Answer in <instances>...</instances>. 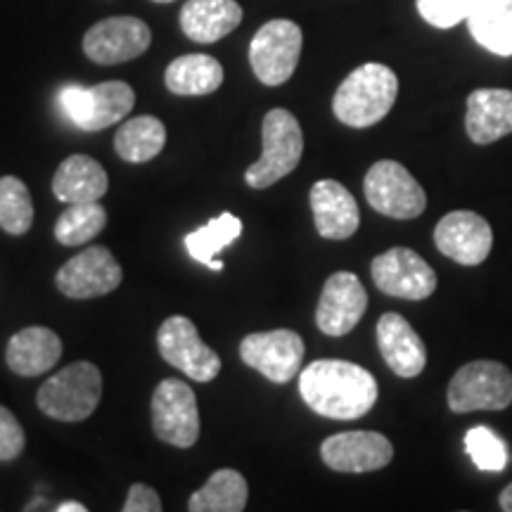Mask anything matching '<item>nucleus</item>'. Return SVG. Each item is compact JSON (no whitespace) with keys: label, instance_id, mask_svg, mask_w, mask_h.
Instances as JSON below:
<instances>
[{"label":"nucleus","instance_id":"f257e3e1","mask_svg":"<svg viewBox=\"0 0 512 512\" xmlns=\"http://www.w3.org/2000/svg\"><path fill=\"white\" fill-rule=\"evenodd\" d=\"M299 394L323 418L358 420L375 406L377 380L356 363L320 358L299 373Z\"/></svg>","mask_w":512,"mask_h":512},{"label":"nucleus","instance_id":"f03ea898","mask_svg":"<svg viewBox=\"0 0 512 512\" xmlns=\"http://www.w3.org/2000/svg\"><path fill=\"white\" fill-rule=\"evenodd\" d=\"M396 95L399 79L392 69L380 62H366L339 83L332 112L344 126L368 128L392 112Z\"/></svg>","mask_w":512,"mask_h":512},{"label":"nucleus","instance_id":"7ed1b4c3","mask_svg":"<svg viewBox=\"0 0 512 512\" xmlns=\"http://www.w3.org/2000/svg\"><path fill=\"white\" fill-rule=\"evenodd\" d=\"M102 396V375L98 366L76 361L48 377L36 394V403L48 418L60 422H81L95 413Z\"/></svg>","mask_w":512,"mask_h":512},{"label":"nucleus","instance_id":"20e7f679","mask_svg":"<svg viewBox=\"0 0 512 512\" xmlns=\"http://www.w3.org/2000/svg\"><path fill=\"white\" fill-rule=\"evenodd\" d=\"M264 152L245 171V181L249 188L264 190L273 183L290 176L302 162L304 155V133L297 117L287 110H271L264 117Z\"/></svg>","mask_w":512,"mask_h":512},{"label":"nucleus","instance_id":"39448f33","mask_svg":"<svg viewBox=\"0 0 512 512\" xmlns=\"http://www.w3.org/2000/svg\"><path fill=\"white\" fill-rule=\"evenodd\" d=\"M304 34L292 19H271L249 43V64L264 86H283L297 72Z\"/></svg>","mask_w":512,"mask_h":512},{"label":"nucleus","instance_id":"423d86ee","mask_svg":"<svg viewBox=\"0 0 512 512\" xmlns=\"http://www.w3.org/2000/svg\"><path fill=\"white\" fill-rule=\"evenodd\" d=\"M448 408L453 413L503 411L512 403V373L498 361H472L448 384Z\"/></svg>","mask_w":512,"mask_h":512},{"label":"nucleus","instance_id":"0eeeda50","mask_svg":"<svg viewBox=\"0 0 512 512\" xmlns=\"http://www.w3.org/2000/svg\"><path fill=\"white\" fill-rule=\"evenodd\" d=\"M363 190H366L370 207L389 219H418L427 207V195L422 185L415 181L406 166L394 159H382L370 166Z\"/></svg>","mask_w":512,"mask_h":512},{"label":"nucleus","instance_id":"6e6552de","mask_svg":"<svg viewBox=\"0 0 512 512\" xmlns=\"http://www.w3.org/2000/svg\"><path fill=\"white\" fill-rule=\"evenodd\" d=\"M60 102L81 131L95 133L126 119L136 105V93L124 81H105L91 88L67 86L60 93Z\"/></svg>","mask_w":512,"mask_h":512},{"label":"nucleus","instance_id":"1a4fd4ad","mask_svg":"<svg viewBox=\"0 0 512 512\" xmlns=\"http://www.w3.org/2000/svg\"><path fill=\"white\" fill-rule=\"evenodd\" d=\"M152 427L159 441L176 448H190L200 439V411L195 392L183 380L169 377L152 394Z\"/></svg>","mask_w":512,"mask_h":512},{"label":"nucleus","instance_id":"9d476101","mask_svg":"<svg viewBox=\"0 0 512 512\" xmlns=\"http://www.w3.org/2000/svg\"><path fill=\"white\" fill-rule=\"evenodd\" d=\"M370 275L377 290L389 297L422 302L437 290V273L418 252L408 247H392L375 256Z\"/></svg>","mask_w":512,"mask_h":512},{"label":"nucleus","instance_id":"9b49d317","mask_svg":"<svg viewBox=\"0 0 512 512\" xmlns=\"http://www.w3.org/2000/svg\"><path fill=\"white\" fill-rule=\"evenodd\" d=\"M159 354L169 366L183 370L190 380L211 382L221 373V358L202 342L195 323L185 316H171L157 332Z\"/></svg>","mask_w":512,"mask_h":512},{"label":"nucleus","instance_id":"f8f14e48","mask_svg":"<svg viewBox=\"0 0 512 512\" xmlns=\"http://www.w3.org/2000/svg\"><path fill=\"white\" fill-rule=\"evenodd\" d=\"M304 351V339L294 330L252 332L240 342L245 366L259 370L275 384H287L302 373Z\"/></svg>","mask_w":512,"mask_h":512},{"label":"nucleus","instance_id":"ddd939ff","mask_svg":"<svg viewBox=\"0 0 512 512\" xmlns=\"http://www.w3.org/2000/svg\"><path fill=\"white\" fill-rule=\"evenodd\" d=\"M152 31L138 17H107L83 36V53L95 64L131 62L147 53Z\"/></svg>","mask_w":512,"mask_h":512},{"label":"nucleus","instance_id":"4468645a","mask_svg":"<svg viewBox=\"0 0 512 512\" xmlns=\"http://www.w3.org/2000/svg\"><path fill=\"white\" fill-rule=\"evenodd\" d=\"M124 280L119 261L107 247H88L55 275V285L69 299H95L117 290Z\"/></svg>","mask_w":512,"mask_h":512},{"label":"nucleus","instance_id":"2eb2a0df","mask_svg":"<svg viewBox=\"0 0 512 512\" xmlns=\"http://www.w3.org/2000/svg\"><path fill=\"white\" fill-rule=\"evenodd\" d=\"M434 245L460 266H479L494 247V230L475 211H451L434 228Z\"/></svg>","mask_w":512,"mask_h":512},{"label":"nucleus","instance_id":"dca6fc26","mask_svg":"<svg viewBox=\"0 0 512 512\" xmlns=\"http://www.w3.org/2000/svg\"><path fill=\"white\" fill-rule=\"evenodd\" d=\"M320 458L330 470L361 475L392 463L394 446L380 432H339L323 441Z\"/></svg>","mask_w":512,"mask_h":512},{"label":"nucleus","instance_id":"f3484780","mask_svg":"<svg viewBox=\"0 0 512 512\" xmlns=\"http://www.w3.org/2000/svg\"><path fill=\"white\" fill-rule=\"evenodd\" d=\"M368 309L366 287L354 273H332L320 294L316 309V325L330 337H342L351 332Z\"/></svg>","mask_w":512,"mask_h":512},{"label":"nucleus","instance_id":"a211bd4d","mask_svg":"<svg viewBox=\"0 0 512 512\" xmlns=\"http://www.w3.org/2000/svg\"><path fill=\"white\" fill-rule=\"evenodd\" d=\"M313 223L320 238L325 240H349L361 226V211L354 195L342 183L323 178L311 188Z\"/></svg>","mask_w":512,"mask_h":512},{"label":"nucleus","instance_id":"6ab92c4d","mask_svg":"<svg viewBox=\"0 0 512 512\" xmlns=\"http://www.w3.org/2000/svg\"><path fill=\"white\" fill-rule=\"evenodd\" d=\"M377 347L384 363L403 380H413L427 366L425 342L401 313H384L377 320Z\"/></svg>","mask_w":512,"mask_h":512},{"label":"nucleus","instance_id":"aec40b11","mask_svg":"<svg viewBox=\"0 0 512 512\" xmlns=\"http://www.w3.org/2000/svg\"><path fill=\"white\" fill-rule=\"evenodd\" d=\"M465 131L472 143L491 145L512 133V91L477 88L467 95Z\"/></svg>","mask_w":512,"mask_h":512},{"label":"nucleus","instance_id":"412c9836","mask_svg":"<svg viewBox=\"0 0 512 512\" xmlns=\"http://www.w3.org/2000/svg\"><path fill=\"white\" fill-rule=\"evenodd\" d=\"M62 356V342L50 328L43 325H31V328L19 330L10 337L8 349H5V361L12 373L22 377H36L48 373L57 366Z\"/></svg>","mask_w":512,"mask_h":512},{"label":"nucleus","instance_id":"4be33fe9","mask_svg":"<svg viewBox=\"0 0 512 512\" xmlns=\"http://www.w3.org/2000/svg\"><path fill=\"white\" fill-rule=\"evenodd\" d=\"M242 22L238 0H185L181 10L183 34L195 43H216Z\"/></svg>","mask_w":512,"mask_h":512},{"label":"nucleus","instance_id":"5701e85b","mask_svg":"<svg viewBox=\"0 0 512 512\" xmlns=\"http://www.w3.org/2000/svg\"><path fill=\"white\" fill-rule=\"evenodd\" d=\"M107 188H110L107 171L88 155L67 157L57 166L53 178V195L64 204L100 202V197L107 195Z\"/></svg>","mask_w":512,"mask_h":512},{"label":"nucleus","instance_id":"b1692460","mask_svg":"<svg viewBox=\"0 0 512 512\" xmlns=\"http://www.w3.org/2000/svg\"><path fill=\"white\" fill-rule=\"evenodd\" d=\"M164 83L174 95L197 98L219 91L223 83V67L216 57L192 53L181 55L166 67Z\"/></svg>","mask_w":512,"mask_h":512},{"label":"nucleus","instance_id":"393cba45","mask_svg":"<svg viewBox=\"0 0 512 512\" xmlns=\"http://www.w3.org/2000/svg\"><path fill=\"white\" fill-rule=\"evenodd\" d=\"M467 29L489 53L512 55V0H479L467 17Z\"/></svg>","mask_w":512,"mask_h":512},{"label":"nucleus","instance_id":"a878e982","mask_svg":"<svg viewBox=\"0 0 512 512\" xmlns=\"http://www.w3.org/2000/svg\"><path fill=\"white\" fill-rule=\"evenodd\" d=\"M166 145V128L157 117L143 114V117L128 119L114 136V150L124 162L145 164L155 159Z\"/></svg>","mask_w":512,"mask_h":512},{"label":"nucleus","instance_id":"bb28decb","mask_svg":"<svg viewBox=\"0 0 512 512\" xmlns=\"http://www.w3.org/2000/svg\"><path fill=\"white\" fill-rule=\"evenodd\" d=\"M247 479L238 470H219L190 496V512H242L247 505Z\"/></svg>","mask_w":512,"mask_h":512},{"label":"nucleus","instance_id":"cd10ccee","mask_svg":"<svg viewBox=\"0 0 512 512\" xmlns=\"http://www.w3.org/2000/svg\"><path fill=\"white\" fill-rule=\"evenodd\" d=\"M242 235V221L233 216L230 211H223L221 216L211 219L207 226L192 230L185 238V247H188L190 256L200 264L209 266L211 271H223V261L216 259L223 249L233 245Z\"/></svg>","mask_w":512,"mask_h":512},{"label":"nucleus","instance_id":"c85d7f7f","mask_svg":"<svg viewBox=\"0 0 512 512\" xmlns=\"http://www.w3.org/2000/svg\"><path fill=\"white\" fill-rule=\"evenodd\" d=\"M107 226V211L100 202L69 204L55 223V240L64 247H79L91 242Z\"/></svg>","mask_w":512,"mask_h":512},{"label":"nucleus","instance_id":"c756f323","mask_svg":"<svg viewBox=\"0 0 512 512\" xmlns=\"http://www.w3.org/2000/svg\"><path fill=\"white\" fill-rule=\"evenodd\" d=\"M34 223V202L29 188L17 176L0 178V228L10 235L29 233Z\"/></svg>","mask_w":512,"mask_h":512},{"label":"nucleus","instance_id":"7c9ffc66","mask_svg":"<svg viewBox=\"0 0 512 512\" xmlns=\"http://www.w3.org/2000/svg\"><path fill=\"white\" fill-rule=\"evenodd\" d=\"M465 451L484 472H503L508 465V448L496 432L486 430V427H472L465 434Z\"/></svg>","mask_w":512,"mask_h":512},{"label":"nucleus","instance_id":"2f4dec72","mask_svg":"<svg viewBox=\"0 0 512 512\" xmlns=\"http://www.w3.org/2000/svg\"><path fill=\"white\" fill-rule=\"evenodd\" d=\"M479 0H415L420 17L437 29H451L467 22Z\"/></svg>","mask_w":512,"mask_h":512},{"label":"nucleus","instance_id":"473e14b6","mask_svg":"<svg viewBox=\"0 0 512 512\" xmlns=\"http://www.w3.org/2000/svg\"><path fill=\"white\" fill-rule=\"evenodd\" d=\"M27 437H24L22 425L8 408L0 406V463H8L22 456Z\"/></svg>","mask_w":512,"mask_h":512},{"label":"nucleus","instance_id":"72a5a7b5","mask_svg":"<svg viewBox=\"0 0 512 512\" xmlns=\"http://www.w3.org/2000/svg\"><path fill=\"white\" fill-rule=\"evenodd\" d=\"M121 512H162V501L152 486L147 484H133L128 489L126 503Z\"/></svg>","mask_w":512,"mask_h":512},{"label":"nucleus","instance_id":"f704fd0d","mask_svg":"<svg viewBox=\"0 0 512 512\" xmlns=\"http://www.w3.org/2000/svg\"><path fill=\"white\" fill-rule=\"evenodd\" d=\"M498 503H501L503 512H512V484H508L501 491V498H498Z\"/></svg>","mask_w":512,"mask_h":512},{"label":"nucleus","instance_id":"c9c22d12","mask_svg":"<svg viewBox=\"0 0 512 512\" xmlns=\"http://www.w3.org/2000/svg\"><path fill=\"white\" fill-rule=\"evenodd\" d=\"M55 512H88V510H86V505H81L76 501H67V503H62Z\"/></svg>","mask_w":512,"mask_h":512},{"label":"nucleus","instance_id":"e433bc0d","mask_svg":"<svg viewBox=\"0 0 512 512\" xmlns=\"http://www.w3.org/2000/svg\"><path fill=\"white\" fill-rule=\"evenodd\" d=\"M152 3H174V0H152Z\"/></svg>","mask_w":512,"mask_h":512}]
</instances>
